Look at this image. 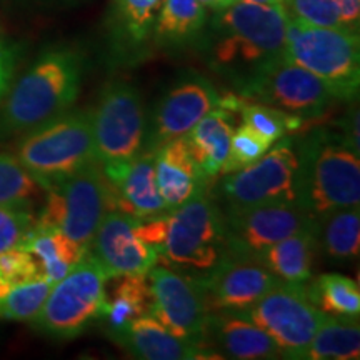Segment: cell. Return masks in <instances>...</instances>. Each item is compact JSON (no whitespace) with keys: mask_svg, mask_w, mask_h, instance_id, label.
Instances as JSON below:
<instances>
[{"mask_svg":"<svg viewBox=\"0 0 360 360\" xmlns=\"http://www.w3.org/2000/svg\"><path fill=\"white\" fill-rule=\"evenodd\" d=\"M214 27L212 65L240 84L255 69L283 52L287 13L282 4L267 6L237 0L219 12Z\"/></svg>","mask_w":360,"mask_h":360,"instance_id":"1","label":"cell"},{"mask_svg":"<svg viewBox=\"0 0 360 360\" xmlns=\"http://www.w3.org/2000/svg\"><path fill=\"white\" fill-rule=\"evenodd\" d=\"M82 82L80 58L70 51L44 53L6 98L0 112V130L24 134L64 114L74 105Z\"/></svg>","mask_w":360,"mask_h":360,"instance_id":"2","label":"cell"},{"mask_svg":"<svg viewBox=\"0 0 360 360\" xmlns=\"http://www.w3.org/2000/svg\"><path fill=\"white\" fill-rule=\"evenodd\" d=\"M42 187L45 204L35 225L57 229L89 250L103 215L117 210L114 186L105 177L101 164L92 162L77 172Z\"/></svg>","mask_w":360,"mask_h":360,"instance_id":"3","label":"cell"},{"mask_svg":"<svg viewBox=\"0 0 360 360\" xmlns=\"http://www.w3.org/2000/svg\"><path fill=\"white\" fill-rule=\"evenodd\" d=\"M299 148V204L317 219L339 207L360 204L359 152L344 141H327L323 132L302 139Z\"/></svg>","mask_w":360,"mask_h":360,"instance_id":"4","label":"cell"},{"mask_svg":"<svg viewBox=\"0 0 360 360\" xmlns=\"http://www.w3.org/2000/svg\"><path fill=\"white\" fill-rule=\"evenodd\" d=\"M24 134L15 157L42 186L97 162L92 110L64 112Z\"/></svg>","mask_w":360,"mask_h":360,"instance_id":"5","label":"cell"},{"mask_svg":"<svg viewBox=\"0 0 360 360\" xmlns=\"http://www.w3.org/2000/svg\"><path fill=\"white\" fill-rule=\"evenodd\" d=\"M283 53L323 80L334 98H352L360 82L359 34L287 17Z\"/></svg>","mask_w":360,"mask_h":360,"instance_id":"6","label":"cell"},{"mask_svg":"<svg viewBox=\"0 0 360 360\" xmlns=\"http://www.w3.org/2000/svg\"><path fill=\"white\" fill-rule=\"evenodd\" d=\"M229 252L222 210L202 191L177 209L167 210V227L159 260L204 276Z\"/></svg>","mask_w":360,"mask_h":360,"instance_id":"7","label":"cell"},{"mask_svg":"<svg viewBox=\"0 0 360 360\" xmlns=\"http://www.w3.org/2000/svg\"><path fill=\"white\" fill-rule=\"evenodd\" d=\"M92 132L96 159L114 184L146 146V109L137 89L127 82L107 85L92 110Z\"/></svg>","mask_w":360,"mask_h":360,"instance_id":"8","label":"cell"},{"mask_svg":"<svg viewBox=\"0 0 360 360\" xmlns=\"http://www.w3.org/2000/svg\"><path fill=\"white\" fill-rule=\"evenodd\" d=\"M92 254H87L67 276L52 285L42 309L32 323L37 330L56 339L77 337L97 319L103 317L107 307L105 282Z\"/></svg>","mask_w":360,"mask_h":360,"instance_id":"9","label":"cell"},{"mask_svg":"<svg viewBox=\"0 0 360 360\" xmlns=\"http://www.w3.org/2000/svg\"><path fill=\"white\" fill-rule=\"evenodd\" d=\"M242 312L267 332L282 359L294 360H305L310 342L327 315L310 300L307 287L283 281Z\"/></svg>","mask_w":360,"mask_h":360,"instance_id":"10","label":"cell"},{"mask_svg":"<svg viewBox=\"0 0 360 360\" xmlns=\"http://www.w3.org/2000/svg\"><path fill=\"white\" fill-rule=\"evenodd\" d=\"M242 97L265 103L299 119H312L327 109L334 96L312 72L278 53L237 84Z\"/></svg>","mask_w":360,"mask_h":360,"instance_id":"11","label":"cell"},{"mask_svg":"<svg viewBox=\"0 0 360 360\" xmlns=\"http://www.w3.org/2000/svg\"><path fill=\"white\" fill-rule=\"evenodd\" d=\"M300 148L292 139H278L269 150L247 167L225 174L222 195L227 209L299 202Z\"/></svg>","mask_w":360,"mask_h":360,"instance_id":"12","label":"cell"},{"mask_svg":"<svg viewBox=\"0 0 360 360\" xmlns=\"http://www.w3.org/2000/svg\"><path fill=\"white\" fill-rule=\"evenodd\" d=\"M152 292L150 315L177 335L204 347L209 309L199 276L154 265L147 272Z\"/></svg>","mask_w":360,"mask_h":360,"instance_id":"13","label":"cell"},{"mask_svg":"<svg viewBox=\"0 0 360 360\" xmlns=\"http://www.w3.org/2000/svg\"><path fill=\"white\" fill-rule=\"evenodd\" d=\"M224 219L229 252L252 257L317 220L302 204L287 200L227 209Z\"/></svg>","mask_w":360,"mask_h":360,"instance_id":"14","label":"cell"},{"mask_svg":"<svg viewBox=\"0 0 360 360\" xmlns=\"http://www.w3.org/2000/svg\"><path fill=\"white\" fill-rule=\"evenodd\" d=\"M199 277L209 312H242L281 282L257 257L236 252Z\"/></svg>","mask_w":360,"mask_h":360,"instance_id":"15","label":"cell"},{"mask_svg":"<svg viewBox=\"0 0 360 360\" xmlns=\"http://www.w3.org/2000/svg\"><path fill=\"white\" fill-rule=\"evenodd\" d=\"M219 103L217 89L209 80L200 75L182 79L157 103L150 127H147L146 150L157 152L164 143L186 137Z\"/></svg>","mask_w":360,"mask_h":360,"instance_id":"16","label":"cell"},{"mask_svg":"<svg viewBox=\"0 0 360 360\" xmlns=\"http://www.w3.org/2000/svg\"><path fill=\"white\" fill-rule=\"evenodd\" d=\"M135 224L137 219L122 210L103 215L89 252L107 278L147 274L159 262V252L137 236Z\"/></svg>","mask_w":360,"mask_h":360,"instance_id":"17","label":"cell"},{"mask_svg":"<svg viewBox=\"0 0 360 360\" xmlns=\"http://www.w3.org/2000/svg\"><path fill=\"white\" fill-rule=\"evenodd\" d=\"M204 345L215 357L237 360L282 359L276 342L244 312H210Z\"/></svg>","mask_w":360,"mask_h":360,"instance_id":"18","label":"cell"},{"mask_svg":"<svg viewBox=\"0 0 360 360\" xmlns=\"http://www.w3.org/2000/svg\"><path fill=\"white\" fill-rule=\"evenodd\" d=\"M110 339L135 359L143 360H197L217 359L209 349L174 335L154 315L134 319Z\"/></svg>","mask_w":360,"mask_h":360,"instance_id":"19","label":"cell"},{"mask_svg":"<svg viewBox=\"0 0 360 360\" xmlns=\"http://www.w3.org/2000/svg\"><path fill=\"white\" fill-rule=\"evenodd\" d=\"M155 175L167 210L177 209L205 191L210 180L193 159L186 137L174 139L155 152Z\"/></svg>","mask_w":360,"mask_h":360,"instance_id":"20","label":"cell"},{"mask_svg":"<svg viewBox=\"0 0 360 360\" xmlns=\"http://www.w3.org/2000/svg\"><path fill=\"white\" fill-rule=\"evenodd\" d=\"M112 186L115 191L117 210H122L137 220L167 210L157 186L154 150H142Z\"/></svg>","mask_w":360,"mask_h":360,"instance_id":"21","label":"cell"},{"mask_svg":"<svg viewBox=\"0 0 360 360\" xmlns=\"http://www.w3.org/2000/svg\"><path fill=\"white\" fill-rule=\"evenodd\" d=\"M232 114V110L225 109L219 103L186 135L193 159L207 179L217 177L222 172L232 134L236 130Z\"/></svg>","mask_w":360,"mask_h":360,"instance_id":"22","label":"cell"},{"mask_svg":"<svg viewBox=\"0 0 360 360\" xmlns=\"http://www.w3.org/2000/svg\"><path fill=\"white\" fill-rule=\"evenodd\" d=\"M319 244V220L255 255L270 272L283 282L304 283L312 274Z\"/></svg>","mask_w":360,"mask_h":360,"instance_id":"23","label":"cell"},{"mask_svg":"<svg viewBox=\"0 0 360 360\" xmlns=\"http://www.w3.org/2000/svg\"><path fill=\"white\" fill-rule=\"evenodd\" d=\"M20 245L32 254L42 270V277L52 283L67 276L87 254L82 245L67 237L64 232L57 229L39 227L35 224Z\"/></svg>","mask_w":360,"mask_h":360,"instance_id":"24","label":"cell"},{"mask_svg":"<svg viewBox=\"0 0 360 360\" xmlns=\"http://www.w3.org/2000/svg\"><path fill=\"white\" fill-rule=\"evenodd\" d=\"M360 357L357 317L326 315L314 335L305 360H354Z\"/></svg>","mask_w":360,"mask_h":360,"instance_id":"25","label":"cell"},{"mask_svg":"<svg viewBox=\"0 0 360 360\" xmlns=\"http://www.w3.org/2000/svg\"><path fill=\"white\" fill-rule=\"evenodd\" d=\"M319 237L326 254L334 260L357 259L360 250V210L359 205L339 207L321 215Z\"/></svg>","mask_w":360,"mask_h":360,"instance_id":"26","label":"cell"},{"mask_svg":"<svg viewBox=\"0 0 360 360\" xmlns=\"http://www.w3.org/2000/svg\"><path fill=\"white\" fill-rule=\"evenodd\" d=\"M152 292L147 274L122 276L117 283L112 299H107L103 317L107 319L109 334L122 330L129 322L150 314Z\"/></svg>","mask_w":360,"mask_h":360,"instance_id":"27","label":"cell"},{"mask_svg":"<svg viewBox=\"0 0 360 360\" xmlns=\"http://www.w3.org/2000/svg\"><path fill=\"white\" fill-rule=\"evenodd\" d=\"M220 105L232 112H238L242 117V124L257 132L270 146L276 143L278 139L285 137L289 130L302 124V119L299 117L287 115L285 112L274 109L265 103L242 101L236 96L220 97Z\"/></svg>","mask_w":360,"mask_h":360,"instance_id":"28","label":"cell"},{"mask_svg":"<svg viewBox=\"0 0 360 360\" xmlns=\"http://www.w3.org/2000/svg\"><path fill=\"white\" fill-rule=\"evenodd\" d=\"M309 290L310 300L323 314L337 317H357L360 314V290L357 282L340 274L319 277Z\"/></svg>","mask_w":360,"mask_h":360,"instance_id":"29","label":"cell"},{"mask_svg":"<svg viewBox=\"0 0 360 360\" xmlns=\"http://www.w3.org/2000/svg\"><path fill=\"white\" fill-rule=\"evenodd\" d=\"M204 22L205 11L199 0H164L155 35L162 40H184L199 32Z\"/></svg>","mask_w":360,"mask_h":360,"instance_id":"30","label":"cell"},{"mask_svg":"<svg viewBox=\"0 0 360 360\" xmlns=\"http://www.w3.org/2000/svg\"><path fill=\"white\" fill-rule=\"evenodd\" d=\"M44 191L42 184L13 155L0 152V205L30 207L34 197Z\"/></svg>","mask_w":360,"mask_h":360,"instance_id":"31","label":"cell"},{"mask_svg":"<svg viewBox=\"0 0 360 360\" xmlns=\"http://www.w3.org/2000/svg\"><path fill=\"white\" fill-rule=\"evenodd\" d=\"M52 285V282L40 278L8 292L4 299H0V319L32 322L47 300Z\"/></svg>","mask_w":360,"mask_h":360,"instance_id":"32","label":"cell"},{"mask_svg":"<svg viewBox=\"0 0 360 360\" xmlns=\"http://www.w3.org/2000/svg\"><path fill=\"white\" fill-rule=\"evenodd\" d=\"M40 278L44 277L37 260L20 244L0 254V299L17 287Z\"/></svg>","mask_w":360,"mask_h":360,"instance_id":"33","label":"cell"},{"mask_svg":"<svg viewBox=\"0 0 360 360\" xmlns=\"http://www.w3.org/2000/svg\"><path fill=\"white\" fill-rule=\"evenodd\" d=\"M270 143L264 141L257 132L247 127L242 124L240 127L233 130L232 139H231V147H229L227 159L224 162L222 175L236 172L247 167V165L254 164L255 160H259L265 152L269 150Z\"/></svg>","mask_w":360,"mask_h":360,"instance_id":"34","label":"cell"},{"mask_svg":"<svg viewBox=\"0 0 360 360\" xmlns=\"http://www.w3.org/2000/svg\"><path fill=\"white\" fill-rule=\"evenodd\" d=\"M282 7L287 17L304 24L345 29L334 0H282Z\"/></svg>","mask_w":360,"mask_h":360,"instance_id":"35","label":"cell"},{"mask_svg":"<svg viewBox=\"0 0 360 360\" xmlns=\"http://www.w3.org/2000/svg\"><path fill=\"white\" fill-rule=\"evenodd\" d=\"M164 0H119L120 19L127 35L135 42H142L150 34Z\"/></svg>","mask_w":360,"mask_h":360,"instance_id":"36","label":"cell"},{"mask_svg":"<svg viewBox=\"0 0 360 360\" xmlns=\"http://www.w3.org/2000/svg\"><path fill=\"white\" fill-rule=\"evenodd\" d=\"M35 217L27 205H0V254L24 240Z\"/></svg>","mask_w":360,"mask_h":360,"instance_id":"37","label":"cell"},{"mask_svg":"<svg viewBox=\"0 0 360 360\" xmlns=\"http://www.w3.org/2000/svg\"><path fill=\"white\" fill-rule=\"evenodd\" d=\"M337 8H339L342 24L345 29L357 32L360 20V0H334Z\"/></svg>","mask_w":360,"mask_h":360,"instance_id":"38","label":"cell"},{"mask_svg":"<svg viewBox=\"0 0 360 360\" xmlns=\"http://www.w3.org/2000/svg\"><path fill=\"white\" fill-rule=\"evenodd\" d=\"M13 70V53L7 45L0 42V98L7 92Z\"/></svg>","mask_w":360,"mask_h":360,"instance_id":"39","label":"cell"},{"mask_svg":"<svg viewBox=\"0 0 360 360\" xmlns=\"http://www.w3.org/2000/svg\"><path fill=\"white\" fill-rule=\"evenodd\" d=\"M345 143L355 152H359V112H349V119L345 122Z\"/></svg>","mask_w":360,"mask_h":360,"instance_id":"40","label":"cell"},{"mask_svg":"<svg viewBox=\"0 0 360 360\" xmlns=\"http://www.w3.org/2000/svg\"><path fill=\"white\" fill-rule=\"evenodd\" d=\"M199 2L207 8H212L215 12H220L224 11V8H227L229 6H232V4L237 2V0H199Z\"/></svg>","mask_w":360,"mask_h":360,"instance_id":"41","label":"cell"},{"mask_svg":"<svg viewBox=\"0 0 360 360\" xmlns=\"http://www.w3.org/2000/svg\"><path fill=\"white\" fill-rule=\"evenodd\" d=\"M247 2H255V4H267V6H277V4H282V0H247Z\"/></svg>","mask_w":360,"mask_h":360,"instance_id":"42","label":"cell"}]
</instances>
